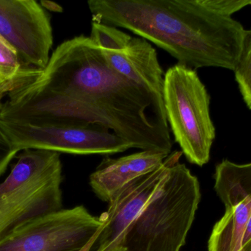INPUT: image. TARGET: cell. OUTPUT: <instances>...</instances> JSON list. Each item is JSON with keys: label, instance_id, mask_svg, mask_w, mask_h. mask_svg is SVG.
I'll list each match as a JSON object with an SVG mask.
<instances>
[{"label": "cell", "instance_id": "13", "mask_svg": "<svg viewBox=\"0 0 251 251\" xmlns=\"http://www.w3.org/2000/svg\"><path fill=\"white\" fill-rule=\"evenodd\" d=\"M42 69L26 66L16 50L0 35V96L1 99L10 91L33 81Z\"/></svg>", "mask_w": 251, "mask_h": 251}, {"label": "cell", "instance_id": "1", "mask_svg": "<svg viewBox=\"0 0 251 251\" xmlns=\"http://www.w3.org/2000/svg\"><path fill=\"white\" fill-rule=\"evenodd\" d=\"M0 120L97 125L142 150L170 154L168 120L149 93L112 69L90 37L60 44L33 81L7 94Z\"/></svg>", "mask_w": 251, "mask_h": 251}, {"label": "cell", "instance_id": "3", "mask_svg": "<svg viewBox=\"0 0 251 251\" xmlns=\"http://www.w3.org/2000/svg\"><path fill=\"white\" fill-rule=\"evenodd\" d=\"M200 184L184 164L171 168L166 182L126 233V251H180L200 203Z\"/></svg>", "mask_w": 251, "mask_h": 251}, {"label": "cell", "instance_id": "7", "mask_svg": "<svg viewBox=\"0 0 251 251\" xmlns=\"http://www.w3.org/2000/svg\"><path fill=\"white\" fill-rule=\"evenodd\" d=\"M83 206L38 218L0 242V251H80L103 225Z\"/></svg>", "mask_w": 251, "mask_h": 251}, {"label": "cell", "instance_id": "14", "mask_svg": "<svg viewBox=\"0 0 251 251\" xmlns=\"http://www.w3.org/2000/svg\"><path fill=\"white\" fill-rule=\"evenodd\" d=\"M234 72L243 100L251 110V28L245 32Z\"/></svg>", "mask_w": 251, "mask_h": 251}, {"label": "cell", "instance_id": "10", "mask_svg": "<svg viewBox=\"0 0 251 251\" xmlns=\"http://www.w3.org/2000/svg\"><path fill=\"white\" fill-rule=\"evenodd\" d=\"M101 50L110 67L146 90L158 112L167 119L163 101L165 74L151 44L144 38L132 37L122 50Z\"/></svg>", "mask_w": 251, "mask_h": 251}, {"label": "cell", "instance_id": "8", "mask_svg": "<svg viewBox=\"0 0 251 251\" xmlns=\"http://www.w3.org/2000/svg\"><path fill=\"white\" fill-rule=\"evenodd\" d=\"M0 35L26 66L44 69L53 45L51 19L35 0H0Z\"/></svg>", "mask_w": 251, "mask_h": 251}, {"label": "cell", "instance_id": "2", "mask_svg": "<svg viewBox=\"0 0 251 251\" xmlns=\"http://www.w3.org/2000/svg\"><path fill=\"white\" fill-rule=\"evenodd\" d=\"M92 22L124 28L193 69L234 71L246 29L204 0H90Z\"/></svg>", "mask_w": 251, "mask_h": 251}, {"label": "cell", "instance_id": "15", "mask_svg": "<svg viewBox=\"0 0 251 251\" xmlns=\"http://www.w3.org/2000/svg\"><path fill=\"white\" fill-rule=\"evenodd\" d=\"M90 38L101 50L118 51L129 42L132 36L117 28L92 22Z\"/></svg>", "mask_w": 251, "mask_h": 251}, {"label": "cell", "instance_id": "5", "mask_svg": "<svg viewBox=\"0 0 251 251\" xmlns=\"http://www.w3.org/2000/svg\"><path fill=\"white\" fill-rule=\"evenodd\" d=\"M163 101L168 126L183 154L193 165L210 159L215 128L210 115V97L195 69L171 66L165 74Z\"/></svg>", "mask_w": 251, "mask_h": 251}, {"label": "cell", "instance_id": "22", "mask_svg": "<svg viewBox=\"0 0 251 251\" xmlns=\"http://www.w3.org/2000/svg\"><path fill=\"white\" fill-rule=\"evenodd\" d=\"M1 96H0V103H1Z\"/></svg>", "mask_w": 251, "mask_h": 251}, {"label": "cell", "instance_id": "6", "mask_svg": "<svg viewBox=\"0 0 251 251\" xmlns=\"http://www.w3.org/2000/svg\"><path fill=\"white\" fill-rule=\"evenodd\" d=\"M0 127L19 151L38 149L75 155H112L132 149L123 139L100 125H28L0 120Z\"/></svg>", "mask_w": 251, "mask_h": 251}, {"label": "cell", "instance_id": "11", "mask_svg": "<svg viewBox=\"0 0 251 251\" xmlns=\"http://www.w3.org/2000/svg\"><path fill=\"white\" fill-rule=\"evenodd\" d=\"M168 153L142 150L119 159L105 158L90 176V185L97 197L108 203L126 184L160 166Z\"/></svg>", "mask_w": 251, "mask_h": 251}, {"label": "cell", "instance_id": "4", "mask_svg": "<svg viewBox=\"0 0 251 251\" xmlns=\"http://www.w3.org/2000/svg\"><path fill=\"white\" fill-rule=\"evenodd\" d=\"M60 153L24 150L0 184V242L21 227L61 210Z\"/></svg>", "mask_w": 251, "mask_h": 251}, {"label": "cell", "instance_id": "21", "mask_svg": "<svg viewBox=\"0 0 251 251\" xmlns=\"http://www.w3.org/2000/svg\"><path fill=\"white\" fill-rule=\"evenodd\" d=\"M97 251H126L125 246L121 243H115L103 249H97Z\"/></svg>", "mask_w": 251, "mask_h": 251}, {"label": "cell", "instance_id": "18", "mask_svg": "<svg viewBox=\"0 0 251 251\" xmlns=\"http://www.w3.org/2000/svg\"><path fill=\"white\" fill-rule=\"evenodd\" d=\"M40 4L45 10H50V11L62 13L63 10V7L60 4H57L54 1L42 0V1H40Z\"/></svg>", "mask_w": 251, "mask_h": 251}, {"label": "cell", "instance_id": "12", "mask_svg": "<svg viewBox=\"0 0 251 251\" xmlns=\"http://www.w3.org/2000/svg\"><path fill=\"white\" fill-rule=\"evenodd\" d=\"M225 206V215L212 229L208 251H243V238L251 215V196Z\"/></svg>", "mask_w": 251, "mask_h": 251}, {"label": "cell", "instance_id": "19", "mask_svg": "<svg viewBox=\"0 0 251 251\" xmlns=\"http://www.w3.org/2000/svg\"><path fill=\"white\" fill-rule=\"evenodd\" d=\"M243 251H251V215L243 241Z\"/></svg>", "mask_w": 251, "mask_h": 251}, {"label": "cell", "instance_id": "16", "mask_svg": "<svg viewBox=\"0 0 251 251\" xmlns=\"http://www.w3.org/2000/svg\"><path fill=\"white\" fill-rule=\"evenodd\" d=\"M211 10L221 16L231 17L234 13L251 6V0H204Z\"/></svg>", "mask_w": 251, "mask_h": 251}, {"label": "cell", "instance_id": "17", "mask_svg": "<svg viewBox=\"0 0 251 251\" xmlns=\"http://www.w3.org/2000/svg\"><path fill=\"white\" fill-rule=\"evenodd\" d=\"M19 152L0 127V175L5 172L9 164Z\"/></svg>", "mask_w": 251, "mask_h": 251}, {"label": "cell", "instance_id": "9", "mask_svg": "<svg viewBox=\"0 0 251 251\" xmlns=\"http://www.w3.org/2000/svg\"><path fill=\"white\" fill-rule=\"evenodd\" d=\"M182 155L181 151L171 152L160 166L126 184L113 195L108 209L100 217L104 225L97 240V249L123 243L130 225L162 188L171 168L179 162Z\"/></svg>", "mask_w": 251, "mask_h": 251}, {"label": "cell", "instance_id": "20", "mask_svg": "<svg viewBox=\"0 0 251 251\" xmlns=\"http://www.w3.org/2000/svg\"><path fill=\"white\" fill-rule=\"evenodd\" d=\"M104 224H103L102 226H101V228L99 230L98 232L94 236V237H93V238L88 242V244H87L86 246H85V247H84L80 251H91L93 246L96 244L97 240H98L99 237H100V234H101V231H102L103 228H104Z\"/></svg>", "mask_w": 251, "mask_h": 251}]
</instances>
